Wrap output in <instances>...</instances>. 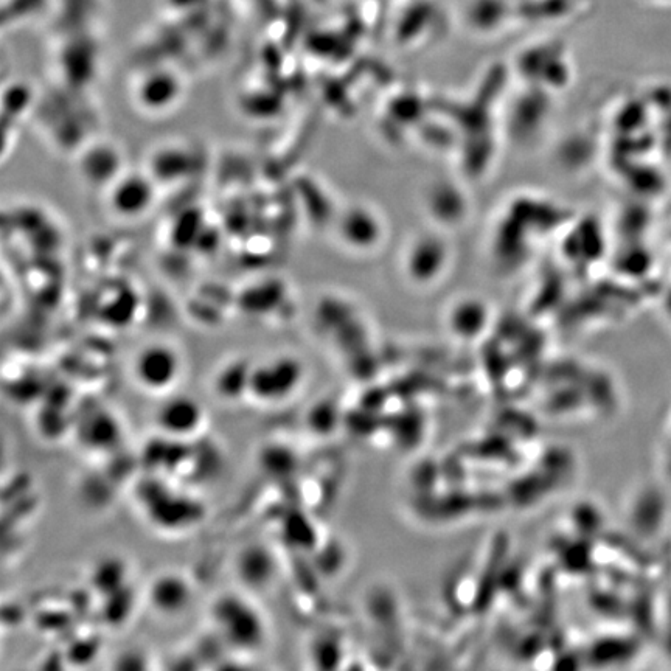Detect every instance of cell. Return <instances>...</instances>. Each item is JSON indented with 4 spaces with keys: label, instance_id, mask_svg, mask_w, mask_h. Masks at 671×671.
<instances>
[{
    "label": "cell",
    "instance_id": "1",
    "mask_svg": "<svg viewBox=\"0 0 671 671\" xmlns=\"http://www.w3.org/2000/svg\"><path fill=\"white\" fill-rule=\"evenodd\" d=\"M213 631L226 647L255 653L265 647L268 623L257 603L241 592H223L210 606Z\"/></svg>",
    "mask_w": 671,
    "mask_h": 671
},
{
    "label": "cell",
    "instance_id": "2",
    "mask_svg": "<svg viewBox=\"0 0 671 671\" xmlns=\"http://www.w3.org/2000/svg\"><path fill=\"white\" fill-rule=\"evenodd\" d=\"M139 502L143 515L160 532H185L204 518V505L164 480L151 477L140 485Z\"/></svg>",
    "mask_w": 671,
    "mask_h": 671
},
{
    "label": "cell",
    "instance_id": "3",
    "mask_svg": "<svg viewBox=\"0 0 671 671\" xmlns=\"http://www.w3.org/2000/svg\"><path fill=\"white\" fill-rule=\"evenodd\" d=\"M303 367L299 359L277 356L252 366L249 398L265 406L288 401L302 386Z\"/></svg>",
    "mask_w": 671,
    "mask_h": 671
},
{
    "label": "cell",
    "instance_id": "4",
    "mask_svg": "<svg viewBox=\"0 0 671 671\" xmlns=\"http://www.w3.org/2000/svg\"><path fill=\"white\" fill-rule=\"evenodd\" d=\"M137 386L157 395L170 393L182 375V358L173 345L153 342L137 352L133 362Z\"/></svg>",
    "mask_w": 671,
    "mask_h": 671
},
{
    "label": "cell",
    "instance_id": "5",
    "mask_svg": "<svg viewBox=\"0 0 671 671\" xmlns=\"http://www.w3.org/2000/svg\"><path fill=\"white\" fill-rule=\"evenodd\" d=\"M159 434L176 440L193 439L206 423V412L202 404L192 395L174 393L160 401L154 414Z\"/></svg>",
    "mask_w": 671,
    "mask_h": 671
},
{
    "label": "cell",
    "instance_id": "6",
    "mask_svg": "<svg viewBox=\"0 0 671 671\" xmlns=\"http://www.w3.org/2000/svg\"><path fill=\"white\" fill-rule=\"evenodd\" d=\"M280 564L274 549L263 543L244 546L235 558V574L249 591H266L279 577Z\"/></svg>",
    "mask_w": 671,
    "mask_h": 671
},
{
    "label": "cell",
    "instance_id": "7",
    "mask_svg": "<svg viewBox=\"0 0 671 671\" xmlns=\"http://www.w3.org/2000/svg\"><path fill=\"white\" fill-rule=\"evenodd\" d=\"M192 602V581L182 572H160L148 586V603L160 616H181L190 608Z\"/></svg>",
    "mask_w": 671,
    "mask_h": 671
},
{
    "label": "cell",
    "instance_id": "8",
    "mask_svg": "<svg viewBox=\"0 0 671 671\" xmlns=\"http://www.w3.org/2000/svg\"><path fill=\"white\" fill-rule=\"evenodd\" d=\"M78 425L80 442L91 451H111L122 439V426L108 409H89Z\"/></svg>",
    "mask_w": 671,
    "mask_h": 671
},
{
    "label": "cell",
    "instance_id": "9",
    "mask_svg": "<svg viewBox=\"0 0 671 671\" xmlns=\"http://www.w3.org/2000/svg\"><path fill=\"white\" fill-rule=\"evenodd\" d=\"M258 466L265 476L282 480L296 471L297 457L285 443H269L258 452Z\"/></svg>",
    "mask_w": 671,
    "mask_h": 671
},
{
    "label": "cell",
    "instance_id": "10",
    "mask_svg": "<svg viewBox=\"0 0 671 671\" xmlns=\"http://www.w3.org/2000/svg\"><path fill=\"white\" fill-rule=\"evenodd\" d=\"M252 366L246 362H232L221 369L215 378V390L223 400H240L249 397Z\"/></svg>",
    "mask_w": 671,
    "mask_h": 671
},
{
    "label": "cell",
    "instance_id": "11",
    "mask_svg": "<svg viewBox=\"0 0 671 671\" xmlns=\"http://www.w3.org/2000/svg\"><path fill=\"white\" fill-rule=\"evenodd\" d=\"M150 201V187L142 179H126L114 190V209L122 215H139Z\"/></svg>",
    "mask_w": 671,
    "mask_h": 671
},
{
    "label": "cell",
    "instance_id": "12",
    "mask_svg": "<svg viewBox=\"0 0 671 671\" xmlns=\"http://www.w3.org/2000/svg\"><path fill=\"white\" fill-rule=\"evenodd\" d=\"M94 586L98 592L108 597L122 591L125 586V572L119 560H105L97 564L94 571Z\"/></svg>",
    "mask_w": 671,
    "mask_h": 671
}]
</instances>
